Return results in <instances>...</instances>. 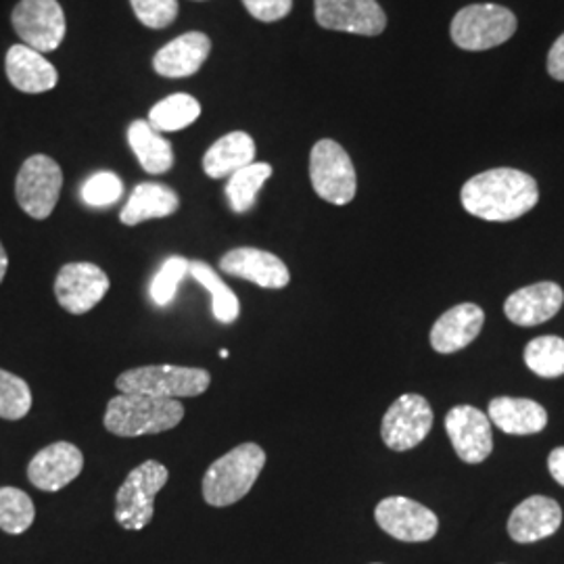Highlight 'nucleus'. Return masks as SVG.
I'll return each mask as SVG.
<instances>
[{"instance_id":"nucleus-1","label":"nucleus","mask_w":564,"mask_h":564,"mask_svg":"<svg viewBox=\"0 0 564 564\" xmlns=\"http://www.w3.org/2000/svg\"><path fill=\"white\" fill-rule=\"evenodd\" d=\"M463 207L487 223H512L540 202L538 182L512 167H496L464 182Z\"/></svg>"},{"instance_id":"nucleus-2","label":"nucleus","mask_w":564,"mask_h":564,"mask_svg":"<svg viewBox=\"0 0 564 564\" xmlns=\"http://www.w3.org/2000/svg\"><path fill=\"white\" fill-rule=\"evenodd\" d=\"M184 405L178 400H163L141 393H121L109 400L102 424L118 437L158 435L181 424Z\"/></svg>"},{"instance_id":"nucleus-3","label":"nucleus","mask_w":564,"mask_h":564,"mask_svg":"<svg viewBox=\"0 0 564 564\" xmlns=\"http://www.w3.org/2000/svg\"><path fill=\"white\" fill-rule=\"evenodd\" d=\"M265 452L258 444H241L212 464L203 477V498L209 506L226 508L242 500L260 479Z\"/></svg>"},{"instance_id":"nucleus-4","label":"nucleus","mask_w":564,"mask_h":564,"mask_svg":"<svg viewBox=\"0 0 564 564\" xmlns=\"http://www.w3.org/2000/svg\"><path fill=\"white\" fill-rule=\"evenodd\" d=\"M212 377L203 368L186 366H142L121 372L116 387L121 393H141L163 400L197 398L209 389Z\"/></svg>"},{"instance_id":"nucleus-5","label":"nucleus","mask_w":564,"mask_h":564,"mask_svg":"<svg viewBox=\"0 0 564 564\" xmlns=\"http://www.w3.org/2000/svg\"><path fill=\"white\" fill-rule=\"evenodd\" d=\"M517 32V18L502 4H468L452 21V41L464 51H489Z\"/></svg>"},{"instance_id":"nucleus-6","label":"nucleus","mask_w":564,"mask_h":564,"mask_svg":"<svg viewBox=\"0 0 564 564\" xmlns=\"http://www.w3.org/2000/svg\"><path fill=\"white\" fill-rule=\"evenodd\" d=\"M167 468L158 460L137 466L116 496V521L128 531H141L151 523L155 512V496L167 484Z\"/></svg>"},{"instance_id":"nucleus-7","label":"nucleus","mask_w":564,"mask_h":564,"mask_svg":"<svg viewBox=\"0 0 564 564\" xmlns=\"http://www.w3.org/2000/svg\"><path fill=\"white\" fill-rule=\"evenodd\" d=\"M310 181L316 195L333 205L354 202L358 191L356 167L339 142L323 139L310 153Z\"/></svg>"},{"instance_id":"nucleus-8","label":"nucleus","mask_w":564,"mask_h":564,"mask_svg":"<svg viewBox=\"0 0 564 564\" xmlns=\"http://www.w3.org/2000/svg\"><path fill=\"white\" fill-rule=\"evenodd\" d=\"M61 186L63 172L59 163L48 155H32L20 167L15 181V197L30 218L46 220L57 207Z\"/></svg>"},{"instance_id":"nucleus-9","label":"nucleus","mask_w":564,"mask_h":564,"mask_svg":"<svg viewBox=\"0 0 564 564\" xmlns=\"http://www.w3.org/2000/svg\"><path fill=\"white\" fill-rule=\"evenodd\" d=\"M11 25L21 44L42 55L59 48L67 30L57 0H20L11 13Z\"/></svg>"},{"instance_id":"nucleus-10","label":"nucleus","mask_w":564,"mask_h":564,"mask_svg":"<svg viewBox=\"0 0 564 564\" xmlns=\"http://www.w3.org/2000/svg\"><path fill=\"white\" fill-rule=\"evenodd\" d=\"M433 429V410L423 395L405 393L389 405L381 424L384 445L393 452H408L419 444Z\"/></svg>"},{"instance_id":"nucleus-11","label":"nucleus","mask_w":564,"mask_h":564,"mask_svg":"<svg viewBox=\"0 0 564 564\" xmlns=\"http://www.w3.org/2000/svg\"><path fill=\"white\" fill-rule=\"evenodd\" d=\"M375 519L387 535L410 544L433 540L440 529L437 514L431 508L402 496L384 498L375 510Z\"/></svg>"},{"instance_id":"nucleus-12","label":"nucleus","mask_w":564,"mask_h":564,"mask_svg":"<svg viewBox=\"0 0 564 564\" xmlns=\"http://www.w3.org/2000/svg\"><path fill=\"white\" fill-rule=\"evenodd\" d=\"M109 286V276L97 263H65L55 279V297L63 310L82 316L101 302Z\"/></svg>"},{"instance_id":"nucleus-13","label":"nucleus","mask_w":564,"mask_h":564,"mask_svg":"<svg viewBox=\"0 0 564 564\" xmlns=\"http://www.w3.org/2000/svg\"><path fill=\"white\" fill-rule=\"evenodd\" d=\"M318 25L358 36H379L387 28V15L377 0H314Z\"/></svg>"},{"instance_id":"nucleus-14","label":"nucleus","mask_w":564,"mask_h":564,"mask_svg":"<svg viewBox=\"0 0 564 564\" xmlns=\"http://www.w3.org/2000/svg\"><path fill=\"white\" fill-rule=\"evenodd\" d=\"M445 431L463 463H484L494 449L491 421L473 405L452 408L445 416Z\"/></svg>"},{"instance_id":"nucleus-15","label":"nucleus","mask_w":564,"mask_h":564,"mask_svg":"<svg viewBox=\"0 0 564 564\" xmlns=\"http://www.w3.org/2000/svg\"><path fill=\"white\" fill-rule=\"evenodd\" d=\"M84 468L80 447L57 442L41 449L28 464V479L42 491H59L76 481Z\"/></svg>"},{"instance_id":"nucleus-16","label":"nucleus","mask_w":564,"mask_h":564,"mask_svg":"<svg viewBox=\"0 0 564 564\" xmlns=\"http://www.w3.org/2000/svg\"><path fill=\"white\" fill-rule=\"evenodd\" d=\"M220 270L228 276L253 282L262 289H284L291 274L279 256L256 249V247H239L228 251L220 260Z\"/></svg>"},{"instance_id":"nucleus-17","label":"nucleus","mask_w":564,"mask_h":564,"mask_svg":"<svg viewBox=\"0 0 564 564\" xmlns=\"http://www.w3.org/2000/svg\"><path fill=\"white\" fill-rule=\"evenodd\" d=\"M564 303L556 282H535L514 291L505 303L506 318L519 326H538L554 318Z\"/></svg>"},{"instance_id":"nucleus-18","label":"nucleus","mask_w":564,"mask_h":564,"mask_svg":"<svg viewBox=\"0 0 564 564\" xmlns=\"http://www.w3.org/2000/svg\"><path fill=\"white\" fill-rule=\"evenodd\" d=\"M563 523V510L556 500L531 496L517 506L508 521V533L519 544H533L554 535Z\"/></svg>"},{"instance_id":"nucleus-19","label":"nucleus","mask_w":564,"mask_h":564,"mask_svg":"<svg viewBox=\"0 0 564 564\" xmlns=\"http://www.w3.org/2000/svg\"><path fill=\"white\" fill-rule=\"evenodd\" d=\"M4 72L7 78L25 95H42L57 86L59 74L55 65L46 59L42 53L25 46L13 44L4 57Z\"/></svg>"},{"instance_id":"nucleus-20","label":"nucleus","mask_w":564,"mask_h":564,"mask_svg":"<svg viewBox=\"0 0 564 564\" xmlns=\"http://www.w3.org/2000/svg\"><path fill=\"white\" fill-rule=\"evenodd\" d=\"M212 53V41L203 32H186L167 42L153 57V69L162 78H188L195 76Z\"/></svg>"},{"instance_id":"nucleus-21","label":"nucleus","mask_w":564,"mask_h":564,"mask_svg":"<svg viewBox=\"0 0 564 564\" xmlns=\"http://www.w3.org/2000/svg\"><path fill=\"white\" fill-rule=\"evenodd\" d=\"M484 323V310L477 303H458L431 328V347L437 354H456L479 337Z\"/></svg>"},{"instance_id":"nucleus-22","label":"nucleus","mask_w":564,"mask_h":564,"mask_svg":"<svg viewBox=\"0 0 564 564\" xmlns=\"http://www.w3.org/2000/svg\"><path fill=\"white\" fill-rule=\"evenodd\" d=\"M181 209V197L174 188L160 182H142L139 184L126 207L121 209L120 220L126 226H137L147 220L167 218Z\"/></svg>"},{"instance_id":"nucleus-23","label":"nucleus","mask_w":564,"mask_h":564,"mask_svg":"<svg viewBox=\"0 0 564 564\" xmlns=\"http://www.w3.org/2000/svg\"><path fill=\"white\" fill-rule=\"evenodd\" d=\"M256 162V141L247 132H230L214 142L203 155V172L223 181Z\"/></svg>"},{"instance_id":"nucleus-24","label":"nucleus","mask_w":564,"mask_h":564,"mask_svg":"<svg viewBox=\"0 0 564 564\" xmlns=\"http://www.w3.org/2000/svg\"><path fill=\"white\" fill-rule=\"evenodd\" d=\"M487 419L508 435H535L544 431L547 412L533 400L496 398L489 402Z\"/></svg>"},{"instance_id":"nucleus-25","label":"nucleus","mask_w":564,"mask_h":564,"mask_svg":"<svg viewBox=\"0 0 564 564\" xmlns=\"http://www.w3.org/2000/svg\"><path fill=\"white\" fill-rule=\"evenodd\" d=\"M128 142L149 174H165L174 165V149L149 121L137 120L128 128Z\"/></svg>"},{"instance_id":"nucleus-26","label":"nucleus","mask_w":564,"mask_h":564,"mask_svg":"<svg viewBox=\"0 0 564 564\" xmlns=\"http://www.w3.org/2000/svg\"><path fill=\"white\" fill-rule=\"evenodd\" d=\"M188 272L212 295V312H214L216 321L223 324L235 323L241 314V303L235 295V291L220 279V274L205 262L188 263Z\"/></svg>"},{"instance_id":"nucleus-27","label":"nucleus","mask_w":564,"mask_h":564,"mask_svg":"<svg viewBox=\"0 0 564 564\" xmlns=\"http://www.w3.org/2000/svg\"><path fill=\"white\" fill-rule=\"evenodd\" d=\"M270 176H272V165L263 162H253L235 172L226 182V197L230 202L232 212L247 214L258 202V195Z\"/></svg>"},{"instance_id":"nucleus-28","label":"nucleus","mask_w":564,"mask_h":564,"mask_svg":"<svg viewBox=\"0 0 564 564\" xmlns=\"http://www.w3.org/2000/svg\"><path fill=\"white\" fill-rule=\"evenodd\" d=\"M202 116V105L191 95H170L163 101L158 102L151 113L149 123L158 132H178L188 126H193Z\"/></svg>"},{"instance_id":"nucleus-29","label":"nucleus","mask_w":564,"mask_h":564,"mask_svg":"<svg viewBox=\"0 0 564 564\" xmlns=\"http://www.w3.org/2000/svg\"><path fill=\"white\" fill-rule=\"evenodd\" d=\"M524 364L544 379H558L564 375V339L556 335L538 337L524 347Z\"/></svg>"},{"instance_id":"nucleus-30","label":"nucleus","mask_w":564,"mask_h":564,"mask_svg":"<svg viewBox=\"0 0 564 564\" xmlns=\"http://www.w3.org/2000/svg\"><path fill=\"white\" fill-rule=\"evenodd\" d=\"M36 519L32 498L18 487H0V529L9 535L25 533Z\"/></svg>"},{"instance_id":"nucleus-31","label":"nucleus","mask_w":564,"mask_h":564,"mask_svg":"<svg viewBox=\"0 0 564 564\" xmlns=\"http://www.w3.org/2000/svg\"><path fill=\"white\" fill-rule=\"evenodd\" d=\"M32 408L30 384L21 377L0 368V419L21 421Z\"/></svg>"},{"instance_id":"nucleus-32","label":"nucleus","mask_w":564,"mask_h":564,"mask_svg":"<svg viewBox=\"0 0 564 564\" xmlns=\"http://www.w3.org/2000/svg\"><path fill=\"white\" fill-rule=\"evenodd\" d=\"M188 263L191 262L186 258H181V256H174V258L163 262L160 272L155 274V279L151 282L153 302L158 305H167L174 300V295L178 291V284L188 272Z\"/></svg>"},{"instance_id":"nucleus-33","label":"nucleus","mask_w":564,"mask_h":564,"mask_svg":"<svg viewBox=\"0 0 564 564\" xmlns=\"http://www.w3.org/2000/svg\"><path fill=\"white\" fill-rule=\"evenodd\" d=\"M123 195V184L120 176L113 172H99L90 176L82 186V199L90 207H107L118 203Z\"/></svg>"},{"instance_id":"nucleus-34","label":"nucleus","mask_w":564,"mask_h":564,"mask_svg":"<svg viewBox=\"0 0 564 564\" xmlns=\"http://www.w3.org/2000/svg\"><path fill=\"white\" fill-rule=\"evenodd\" d=\"M137 20L151 30H163L178 18V0H130Z\"/></svg>"},{"instance_id":"nucleus-35","label":"nucleus","mask_w":564,"mask_h":564,"mask_svg":"<svg viewBox=\"0 0 564 564\" xmlns=\"http://www.w3.org/2000/svg\"><path fill=\"white\" fill-rule=\"evenodd\" d=\"M242 4L251 18L263 23L284 20L293 9V0H242Z\"/></svg>"},{"instance_id":"nucleus-36","label":"nucleus","mask_w":564,"mask_h":564,"mask_svg":"<svg viewBox=\"0 0 564 564\" xmlns=\"http://www.w3.org/2000/svg\"><path fill=\"white\" fill-rule=\"evenodd\" d=\"M547 74L554 80L564 82V34L552 44L547 53Z\"/></svg>"},{"instance_id":"nucleus-37","label":"nucleus","mask_w":564,"mask_h":564,"mask_svg":"<svg viewBox=\"0 0 564 564\" xmlns=\"http://www.w3.org/2000/svg\"><path fill=\"white\" fill-rule=\"evenodd\" d=\"M547 470L556 484L564 487V447H556L547 458Z\"/></svg>"},{"instance_id":"nucleus-38","label":"nucleus","mask_w":564,"mask_h":564,"mask_svg":"<svg viewBox=\"0 0 564 564\" xmlns=\"http://www.w3.org/2000/svg\"><path fill=\"white\" fill-rule=\"evenodd\" d=\"M7 270H9V256H7V251H4V247L0 242V282L4 281Z\"/></svg>"},{"instance_id":"nucleus-39","label":"nucleus","mask_w":564,"mask_h":564,"mask_svg":"<svg viewBox=\"0 0 564 564\" xmlns=\"http://www.w3.org/2000/svg\"><path fill=\"white\" fill-rule=\"evenodd\" d=\"M220 358H228V349H223V351H220Z\"/></svg>"}]
</instances>
